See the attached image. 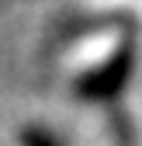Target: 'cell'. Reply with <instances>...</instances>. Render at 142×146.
Returning a JSON list of instances; mask_svg holds the SVG:
<instances>
[{
    "label": "cell",
    "instance_id": "2",
    "mask_svg": "<svg viewBox=\"0 0 142 146\" xmlns=\"http://www.w3.org/2000/svg\"><path fill=\"white\" fill-rule=\"evenodd\" d=\"M21 146H59V139L52 136L45 125H28L21 132Z\"/></svg>",
    "mask_w": 142,
    "mask_h": 146
},
{
    "label": "cell",
    "instance_id": "1",
    "mask_svg": "<svg viewBox=\"0 0 142 146\" xmlns=\"http://www.w3.org/2000/svg\"><path fill=\"white\" fill-rule=\"evenodd\" d=\"M132 73H135V45L121 42L104 63L90 66L76 80V94L87 98V101H111V98H118L128 87Z\"/></svg>",
    "mask_w": 142,
    "mask_h": 146
}]
</instances>
